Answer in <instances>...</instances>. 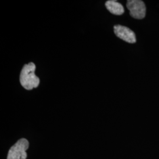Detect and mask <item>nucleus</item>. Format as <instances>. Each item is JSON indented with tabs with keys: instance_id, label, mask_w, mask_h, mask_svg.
<instances>
[{
	"instance_id": "nucleus-2",
	"label": "nucleus",
	"mask_w": 159,
	"mask_h": 159,
	"mask_svg": "<svg viewBox=\"0 0 159 159\" xmlns=\"http://www.w3.org/2000/svg\"><path fill=\"white\" fill-rule=\"evenodd\" d=\"M29 141L25 139H21L9 150L7 159H26L27 150L29 148Z\"/></svg>"
},
{
	"instance_id": "nucleus-1",
	"label": "nucleus",
	"mask_w": 159,
	"mask_h": 159,
	"mask_svg": "<svg viewBox=\"0 0 159 159\" xmlns=\"http://www.w3.org/2000/svg\"><path fill=\"white\" fill-rule=\"evenodd\" d=\"M35 64L30 63L28 64H25L21 71L20 76V83L27 90L37 88L40 84V79L35 74Z\"/></svg>"
},
{
	"instance_id": "nucleus-3",
	"label": "nucleus",
	"mask_w": 159,
	"mask_h": 159,
	"mask_svg": "<svg viewBox=\"0 0 159 159\" xmlns=\"http://www.w3.org/2000/svg\"><path fill=\"white\" fill-rule=\"evenodd\" d=\"M127 8L131 16L136 19H142L146 15V6L141 0H128Z\"/></svg>"
},
{
	"instance_id": "nucleus-5",
	"label": "nucleus",
	"mask_w": 159,
	"mask_h": 159,
	"mask_svg": "<svg viewBox=\"0 0 159 159\" xmlns=\"http://www.w3.org/2000/svg\"><path fill=\"white\" fill-rule=\"evenodd\" d=\"M106 7L111 14L116 16H120L125 12L123 6L117 1L109 0L106 1Z\"/></svg>"
},
{
	"instance_id": "nucleus-4",
	"label": "nucleus",
	"mask_w": 159,
	"mask_h": 159,
	"mask_svg": "<svg viewBox=\"0 0 159 159\" xmlns=\"http://www.w3.org/2000/svg\"><path fill=\"white\" fill-rule=\"evenodd\" d=\"M114 31L117 37L127 43H134L136 42L134 33L128 27L117 25L114 27Z\"/></svg>"
}]
</instances>
